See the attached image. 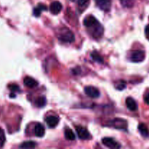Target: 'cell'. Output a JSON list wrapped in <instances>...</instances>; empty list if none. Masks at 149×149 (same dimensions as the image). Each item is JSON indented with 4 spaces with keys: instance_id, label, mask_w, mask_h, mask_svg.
<instances>
[{
    "instance_id": "cell-1",
    "label": "cell",
    "mask_w": 149,
    "mask_h": 149,
    "mask_svg": "<svg viewBox=\"0 0 149 149\" xmlns=\"http://www.w3.org/2000/svg\"><path fill=\"white\" fill-rule=\"evenodd\" d=\"M58 37L60 41L65 42V43H71V42H74L75 39V36L72 31L66 28H63L60 31L58 34Z\"/></svg>"
},
{
    "instance_id": "cell-2",
    "label": "cell",
    "mask_w": 149,
    "mask_h": 149,
    "mask_svg": "<svg viewBox=\"0 0 149 149\" xmlns=\"http://www.w3.org/2000/svg\"><path fill=\"white\" fill-rule=\"evenodd\" d=\"M145 59V52L142 50H135L131 54V61L135 63L142 62Z\"/></svg>"
},
{
    "instance_id": "cell-3",
    "label": "cell",
    "mask_w": 149,
    "mask_h": 149,
    "mask_svg": "<svg viewBox=\"0 0 149 149\" xmlns=\"http://www.w3.org/2000/svg\"><path fill=\"white\" fill-rule=\"evenodd\" d=\"M110 126L116 129L125 130L127 126V122L122 119H114L110 122Z\"/></svg>"
},
{
    "instance_id": "cell-4",
    "label": "cell",
    "mask_w": 149,
    "mask_h": 149,
    "mask_svg": "<svg viewBox=\"0 0 149 149\" xmlns=\"http://www.w3.org/2000/svg\"><path fill=\"white\" fill-rule=\"evenodd\" d=\"M84 93L87 96L92 98H97L100 96V91L96 87L92 86L84 87Z\"/></svg>"
},
{
    "instance_id": "cell-5",
    "label": "cell",
    "mask_w": 149,
    "mask_h": 149,
    "mask_svg": "<svg viewBox=\"0 0 149 149\" xmlns=\"http://www.w3.org/2000/svg\"><path fill=\"white\" fill-rule=\"evenodd\" d=\"M96 4L100 10L108 12L111 7V0H95Z\"/></svg>"
},
{
    "instance_id": "cell-6",
    "label": "cell",
    "mask_w": 149,
    "mask_h": 149,
    "mask_svg": "<svg viewBox=\"0 0 149 149\" xmlns=\"http://www.w3.org/2000/svg\"><path fill=\"white\" fill-rule=\"evenodd\" d=\"M102 143L104 146H106V147L109 148H119L121 147V146L116 142L115 140H113L111 138H104L102 140Z\"/></svg>"
},
{
    "instance_id": "cell-7",
    "label": "cell",
    "mask_w": 149,
    "mask_h": 149,
    "mask_svg": "<svg viewBox=\"0 0 149 149\" xmlns=\"http://www.w3.org/2000/svg\"><path fill=\"white\" fill-rule=\"evenodd\" d=\"M76 130H77V135L79 138L81 140H88L90 138V135L89 133L88 130L86 128L81 126L76 127Z\"/></svg>"
},
{
    "instance_id": "cell-8",
    "label": "cell",
    "mask_w": 149,
    "mask_h": 149,
    "mask_svg": "<svg viewBox=\"0 0 149 149\" xmlns=\"http://www.w3.org/2000/svg\"><path fill=\"white\" fill-rule=\"evenodd\" d=\"M62 4L59 1H53L51 3L50 7H49V10H50L51 13L53 15H58L61 13V10H62Z\"/></svg>"
},
{
    "instance_id": "cell-9",
    "label": "cell",
    "mask_w": 149,
    "mask_h": 149,
    "mask_svg": "<svg viewBox=\"0 0 149 149\" xmlns=\"http://www.w3.org/2000/svg\"><path fill=\"white\" fill-rule=\"evenodd\" d=\"M45 121L49 128H54L59 123V118L55 116H49L46 118Z\"/></svg>"
},
{
    "instance_id": "cell-10",
    "label": "cell",
    "mask_w": 149,
    "mask_h": 149,
    "mask_svg": "<svg viewBox=\"0 0 149 149\" xmlns=\"http://www.w3.org/2000/svg\"><path fill=\"white\" fill-rule=\"evenodd\" d=\"M97 23H98V21H97V19L93 15L87 16V17H85L84 20V25L87 28V29L92 27V26H93L94 25L97 24Z\"/></svg>"
},
{
    "instance_id": "cell-11",
    "label": "cell",
    "mask_w": 149,
    "mask_h": 149,
    "mask_svg": "<svg viewBox=\"0 0 149 149\" xmlns=\"http://www.w3.org/2000/svg\"><path fill=\"white\" fill-rule=\"evenodd\" d=\"M23 83H24L26 87H29V88H33V87H36L38 85L37 81L34 79L30 77H26L23 80Z\"/></svg>"
},
{
    "instance_id": "cell-12",
    "label": "cell",
    "mask_w": 149,
    "mask_h": 149,
    "mask_svg": "<svg viewBox=\"0 0 149 149\" xmlns=\"http://www.w3.org/2000/svg\"><path fill=\"white\" fill-rule=\"evenodd\" d=\"M45 129L44 126L41 124H37L34 127V134L36 137L42 138L45 135Z\"/></svg>"
},
{
    "instance_id": "cell-13",
    "label": "cell",
    "mask_w": 149,
    "mask_h": 149,
    "mask_svg": "<svg viewBox=\"0 0 149 149\" xmlns=\"http://www.w3.org/2000/svg\"><path fill=\"white\" fill-rule=\"evenodd\" d=\"M126 106L130 111H136L138 109V105L136 102L132 97H127L126 99Z\"/></svg>"
},
{
    "instance_id": "cell-14",
    "label": "cell",
    "mask_w": 149,
    "mask_h": 149,
    "mask_svg": "<svg viewBox=\"0 0 149 149\" xmlns=\"http://www.w3.org/2000/svg\"><path fill=\"white\" fill-rule=\"evenodd\" d=\"M47 7L45 5L42 4H39V5L36 6V7L33 10V15H34L36 17H39L41 15V13H42L43 11H45L47 10Z\"/></svg>"
},
{
    "instance_id": "cell-15",
    "label": "cell",
    "mask_w": 149,
    "mask_h": 149,
    "mask_svg": "<svg viewBox=\"0 0 149 149\" xmlns=\"http://www.w3.org/2000/svg\"><path fill=\"white\" fill-rule=\"evenodd\" d=\"M138 130L140 132L143 137H148L149 135V130L146 125L143 123H141L138 125Z\"/></svg>"
},
{
    "instance_id": "cell-16",
    "label": "cell",
    "mask_w": 149,
    "mask_h": 149,
    "mask_svg": "<svg viewBox=\"0 0 149 149\" xmlns=\"http://www.w3.org/2000/svg\"><path fill=\"white\" fill-rule=\"evenodd\" d=\"M65 138L68 141H74L76 139L75 134L71 129H66L65 130Z\"/></svg>"
},
{
    "instance_id": "cell-17",
    "label": "cell",
    "mask_w": 149,
    "mask_h": 149,
    "mask_svg": "<svg viewBox=\"0 0 149 149\" xmlns=\"http://www.w3.org/2000/svg\"><path fill=\"white\" fill-rule=\"evenodd\" d=\"M45 104H46V98L45 97H42V96L37 97L35 100V105L39 108L44 107Z\"/></svg>"
},
{
    "instance_id": "cell-18",
    "label": "cell",
    "mask_w": 149,
    "mask_h": 149,
    "mask_svg": "<svg viewBox=\"0 0 149 149\" xmlns=\"http://www.w3.org/2000/svg\"><path fill=\"white\" fill-rule=\"evenodd\" d=\"M36 143L33 142V141H26V142L23 143L20 146V148H33L36 147Z\"/></svg>"
},
{
    "instance_id": "cell-19",
    "label": "cell",
    "mask_w": 149,
    "mask_h": 149,
    "mask_svg": "<svg viewBox=\"0 0 149 149\" xmlns=\"http://www.w3.org/2000/svg\"><path fill=\"white\" fill-rule=\"evenodd\" d=\"M91 58H93L95 61H97V62L99 63L103 62V58H102L101 56L96 52H93V53L91 54Z\"/></svg>"
},
{
    "instance_id": "cell-20",
    "label": "cell",
    "mask_w": 149,
    "mask_h": 149,
    "mask_svg": "<svg viewBox=\"0 0 149 149\" xmlns=\"http://www.w3.org/2000/svg\"><path fill=\"white\" fill-rule=\"evenodd\" d=\"M120 2L126 7H130L133 5L134 0H120Z\"/></svg>"
},
{
    "instance_id": "cell-21",
    "label": "cell",
    "mask_w": 149,
    "mask_h": 149,
    "mask_svg": "<svg viewBox=\"0 0 149 149\" xmlns=\"http://www.w3.org/2000/svg\"><path fill=\"white\" fill-rule=\"evenodd\" d=\"M4 142H5V135H4V132L2 129L0 128V148L4 146Z\"/></svg>"
},
{
    "instance_id": "cell-22",
    "label": "cell",
    "mask_w": 149,
    "mask_h": 149,
    "mask_svg": "<svg viewBox=\"0 0 149 149\" xmlns=\"http://www.w3.org/2000/svg\"><path fill=\"white\" fill-rule=\"evenodd\" d=\"M90 0H78V6L80 8H85L87 5Z\"/></svg>"
},
{
    "instance_id": "cell-23",
    "label": "cell",
    "mask_w": 149,
    "mask_h": 149,
    "mask_svg": "<svg viewBox=\"0 0 149 149\" xmlns=\"http://www.w3.org/2000/svg\"><path fill=\"white\" fill-rule=\"evenodd\" d=\"M9 88H10V90H11L12 92H19L20 91V87H18L17 85H16V84H10V86H9Z\"/></svg>"
},
{
    "instance_id": "cell-24",
    "label": "cell",
    "mask_w": 149,
    "mask_h": 149,
    "mask_svg": "<svg viewBox=\"0 0 149 149\" xmlns=\"http://www.w3.org/2000/svg\"><path fill=\"white\" fill-rule=\"evenodd\" d=\"M125 87H126V85H125V83L124 82V81H122L120 84H118L117 87H116V88H117L118 90H123V89H125Z\"/></svg>"
},
{
    "instance_id": "cell-25",
    "label": "cell",
    "mask_w": 149,
    "mask_h": 149,
    "mask_svg": "<svg viewBox=\"0 0 149 149\" xmlns=\"http://www.w3.org/2000/svg\"><path fill=\"white\" fill-rule=\"evenodd\" d=\"M144 100H145V102L147 104L149 105V94L146 95L145 97H144Z\"/></svg>"
},
{
    "instance_id": "cell-26",
    "label": "cell",
    "mask_w": 149,
    "mask_h": 149,
    "mask_svg": "<svg viewBox=\"0 0 149 149\" xmlns=\"http://www.w3.org/2000/svg\"><path fill=\"white\" fill-rule=\"evenodd\" d=\"M145 31H146V33L147 36H149V25H148V26H146Z\"/></svg>"
},
{
    "instance_id": "cell-27",
    "label": "cell",
    "mask_w": 149,
    "mask_h": 149,
    "mask_svg": "<svg viewBox=\"0 0 149 149\" xmlns=\"http://www.w3.org/2000/svg\"><path fill=\"white\" fill-rule=\"evenodd\" d=\"M71 1H74V0H71Z\"/></svg>"
}]
</instances>
